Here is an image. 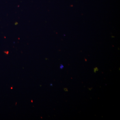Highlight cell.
Masks as SVG:
<instances>
[{"mask_svg":"<svg viewBox=\"0 0 120 120\" xmlns=\"http://www.w3.org/2000/svg\"><path fill=\"white\" fill-rule=\"evenodd\" d=\"M11 89H12V87H11Z\"/></svg>","mask_w":120,"mask_h":120,"instance_id":"cell-4","label":"cell"},{"mask_svg":"<svg viewBox=\"0 0 120 120\" xmlns=\"http://www.w3.org/2000/svg\"><path fill=\"white\" fill-rule=\"evenodd\" d=\"M64 68V66L62 64H60V69H63Z\"/></svg>","mask_w":120,"mask_h":120,"instance_id":"cell-1","label":"cell"},{"mask_svg":"<svg viewBox=\"0 0 120 120\" xmlns=\"http://www.w3.org/2000/svg\"><path fill=\"white\" fill-rule=\"evenodd\" d=\"M4 52L7 54H8L9 53L8 51H5V52Z\"/></svg>","mask_w":120,"mask_h":120,"instance_id":"cell-2","label":"cell"},{"mask_svg":"<svg viewBox=\"0 0 120 120\" xmlns=\"http://www.w3.org/2000/svg\"><path fill=\"white\" fill-rule=\"evenodd\" d=\"M50 86H52V84H50Z\"/></svg>","mask_w":120,"mask_h":120,"instance_id":"cell-3","label":"cell"}]
</instances>
